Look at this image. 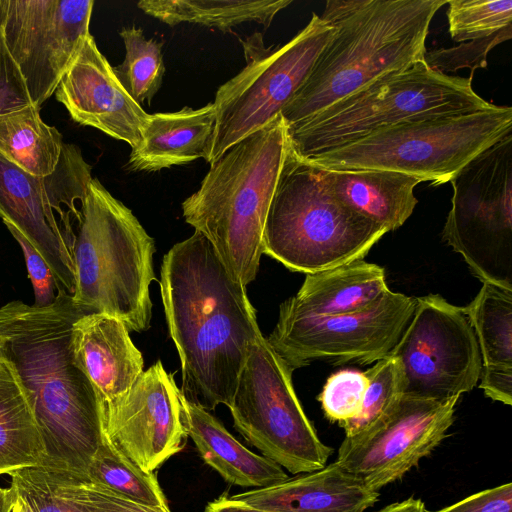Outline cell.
<instances>
[{
    "mask_svg": "<svg viewBox=\"0 0 512 512\" xmlns=\"http://www.w3.org/2000/svg\"><path fill=\"white\" fill-rule=\"evenodd\" d=\"M160 293L181 363V394L207 411L229 407L251 347L263 336L246 286L195 231L164 255Z\"/></svg>",
    "mask_w": 512,
    "mask_h": 512,
    "instance_id": "cell-1",
    "label": "cell"
},
{
    "mask_svg": "<svg viewBox=\"0 0 512 512\" xmlns=\"http://www.w3.org/2000/svg\"><path fill=\"white\" fill-rule=\"evenodd\" d=\"M85 314L62 291L46 307L8 302L0 307V346L33 408L42 466L87 476L103 434L98 398L72 349V326Z\"/></svg>",
    "mask_w": 512,
    "mask_h": 512,
    "instance_id": "cell-2",
    "label": "cell"
},
{
    "mask_svg": "<svg viewBox=\"0 0 512 512\" xmlns=\"http://www.w3.org/2000/svg\"><path fill=\"white\" fill-rule=\"evenodd\" d=\"M448 0H328L321 18L334 31L284 107L295 127L376 79L424 59L431 21Z\"/></svg>",
    "mask_w": 512,
    "mask_h": 512,
    "instance_id": "cell-3",
    "label": "cell"
},
{
    "mask_svg": "<svg viewBox=\"0 0 512 512\" xmlns=\"http://www.w3.org/2000/svg\"><path fill=\"white\" fill-rule=\"evenodd\" d=\"M287 150L280 114L229 147L182 203L185 221L206 237L228 273L244 286L259 270L265 220Z\"/></svg>",
    "mask_w": 512,
    "mask_h": 512,
    "instance_id": "cell-4",
    "label": "cell"
},
{
    "mask_svg": "<svg viewBox=\"0 0 512 512\" xmlns=\"http://www.w3.org/2000/svg\"><path fill=\"white\" fill-rule=\"evenodd\" d=\"M155 242L132 211L92 178L73 248L74 303L87 314L104 313L129 331L149 329Z\"/></svg>",
    "mask_w": 512,
    "mask_h": 512,
    "instance_id": "cell-5",
    "label": "cell"
},
{
    "mask_svg": "<svg viewBox=\"0 0 512 512\" xmlns=\"http://www.w3.org/2000/svg\"><path fill=\"white\" fill-rule=\"evenodd\" d=\"M492 106L473 90L471 77L441 73L422 59L286 128L288 145L296 156L307 159L404 122Z\"/></svg>",
    "mask_w": 512,
    "mask_h": 512,
    "instance_id": "cell-6",
    "label": "cell"
},
{
    "mask_svg": "<svg viewBox=\"0 0 512 512\" xmlns=\"http://www.w3.org/2000/svg\"><path fill=\"white\" fill-rule=\"evenodd\" d=\"M337 200L319 169L289 148L269 206L263 253L305 274L362 260L387 233Z\"/></svg>",
    "mask_w": 512,
    "mask_h": 512,
    "instance_id": "cell-7",
    "label": "cell"
},
{
    "mask_svg": "<svg viewBox=\"0 0 512 512\" xmlns=\"http://www.w3.org/2000/svg\"><path fill=\"white\" fill-rule=\"evenodd\" d=\"M511 133L512 108L493 104L404 122L303 160L322 169L396 171L437 186Z\"/></svg>",
    "mask_w": 512,
    "mask_h": 512,
    "instance_id": "cell-8",
    "label": "cell"
},
{
    "mask_svg": "<svg viewBox=\"0 0 512 512\" xmlns=\"http://www.w3.org/2000/svg\"><path fill=\"white\" fill-rule=\"evenodd\" d=\"M92 180L91 166L74 144L63 146L53 173H26L0 155V218L15 226L50 267L58 292L73 295V248Z\"/></svg>",
    "mask_w": 512,
    "mask_h": 512,
    "instance_id": "cell-9",
    "label": "cell"
},
{
    "mask_svg": "<svg viewBox=\"0 0 512 512\" xmlns=\"http://www.w3.org/2000/svg\"><path fill=\"white\" fill-rule=\"evenodd\" d=\"M333 27L313 13L309 23L289 42L264 48L243 43L247 64L221 85L215 95V127L207 162L279 116L309 75Z\"/></svg>",
    "mask_w": 512,
    "mask_h": 512,
    "instance_id": "cell-10",
    "label": "cell"
},
{
    "mask_svg": "<svg viewBox=\"0 0 512 512\" xmlns=\"http://www.w3.org/2000/svg\"><path fill=\"white\" fill-rule=\"evenodd\" d=\"M292 370L264 336L251 347L228 407L234 427L263 456L293 474L322 469L332 454L307 418Z\"/></svg>",
    "mask_w": 512,
    "mask_h": 512,
    "instance_id": "cell-11",
    "label": "cell"
},
{
    "mask_svg": "<svg viewBox=\"0 0 512 512\" xmlns=\"http://www.w3.org/2000/svg\"><path fill=\"white\" fill-rule=\"evenodd\" d=\"M443 240L473 274L512 290V133L468 162L450 181Z\"/></svg>",
    "mask_w": 512,
    "mask_h": 512,
    "instance_id": "cell-12",
    "label": "cell"
},
{
    "mask_svg": "<svg viewBox=\"0 0 512 512\" xmlns=\"http://www.w3.org/2000/svg\"><path fill=\"white\" fill-rule=\"evenodd\" d=\"M389 355L402 368L404 395L434 401L471 391L483 365L462 308L438 294L416 298L411 318Z\"/></svg>",
    "mask_w": 512,
    "mask_h": 512,
    "instance_id": "cell-13",
    "label": "cell"
},
{
    "mask_svg": "<svg viewBox=\"0 0 512 512\" xmlns=\"http://www.w3.org/2000/svg\"><path fill=\"white\" fill-rule=\"evenodd\" d=\"M415 304L416 298L389 290L371 307L355 313L317 316L279 311L266 340L292 371L320 359L371 364L390 354Z\"/></svg>",
    "mask_w": 512,
    "mask_h": 512,
    "instance_id": "cell-14",
    "label": "cell"
},
{
    "mask_svg": "<svg viewBox=\"0 0 512 512\" xmlns=\"http://www.w3.org/2000/svg\"><path fill=\"white\" fill-rule=\"evenodd\" d=\"M93 0H0V29L32 104L55 92L85 39Z\"/></svg>",
    "mask_w": 512,
    "mask_h": 512,
    "instance_id": "cell-15",
    "label": "cell"
},
{
    "mask_svg": "<svg viewBox=\"0 0 512 512\" xmlns=\"http://www.w3.org/2000/svg\"><path fill=\"white\" fill-rule=\"evenodd\" d=\"M103 439L145 472L185 446L181 391L158 360L121 395L100 404Z\"/></svg>",
    "mask_w": 512,
    "mask_h": 512,
    "instance_id": "cell-16",
    "label": "cell"
},
{
    "mask_svg": "<svg viewBox=\"0 0 512 512\" xmlns=\"http://www.w3.org/2000/svg\"><path fill=\"white\" fill-rule=\"evenodd\" d=\"M459 397L445 401L403 395L394 411L368 432L345 437L336 461L378 492L401 479L447 436Z\"/></svg>",
    "mask_w": 512,
    "mask_h": 512,
    "instance_id": "cell-17",
    "label": "cell"
},
{
    "mask_svg": "<svg viewBox=\"0 0 512 512\" xmlns=\"http://www.w3.org/2000/svg\"><path fill=\"white\" fill-rule=\"evenodd\" d=\"M56 99L71 118L136 148L148 113L124 89L90 34L61 78Z\"/></svg>",
    "mask_w": 512,
    "mask_h": 512,
    "instance_id": "cell-18",
    "label": "cell"
},
{
    "mask_svg": "<svg viewBox=\"0 0 512 512\" xmlns=\"http://www.w3.org/2000/svg\"><path fill=\"white\" fill-rule=\"evenodd\" d=\"M74 359L90 381L99 405L124 393L142 374V353L116 317L89 313L72 326Z\"/></svg>",
    "mask_w": 512,
    "mask_h": 512,
    "instance_id": "cell-19",
    "label": "cell"
},
{
    "mask_svg": "<svg viewBox=\"0 0 512 512\" xmlns=\"http://www.w3.org/2000/svg\"><path fill=\"white\" fill-rule=\"evenodd\" d=\"M378 496L379 492L334 461L320 470L229 498L273 512H365Z\"/></svg>",
    "mask_w": 512,
    "mask_h": 512,
    "instance_id": "cell-20",
    "label": "cell"
},
{
    "mask_svg": "<svg viewBox=\"0 0 512 512\" xmlns=\"http://www.w3.org/2000/svg\"><path fill=\"white\" fill-rule=\"evenodd\" d=\"M213 102L199 109L149 114L142 141L131 149V171L155 172L209 157L215 127Z\"/></svg>",
    "mask_w": 512,
    "mask_h": 512,
    "instance_id": "cell-21",
    "label": "cell"
},
{
    "mask_svg": "<svg viewBox=\"0 0 512 512\" xmlns=\"http://www.w3.org/2000/svg\"><path fill=\"white\" fill-rule=\"evenodd\" d=\"M317 168L337 200L388 232L401 227L418 203L414 188L421 181L413 176L390 170Z\"/></svg>",
    "mask_w": 512,
    "mask_h": 512,
    "instance_id": "cell-22",
    "label": "cell"
},
{
    "mask_svg": "<svg viewBox=\"0 0 512 512\" xmlns=\"http://www.w3.org/2000/svg\"><path fill=\"white\" fill-rule=\"evenodd\" d=\"M389 291L382 267L355 260L306 274L297 294L280 305V312L332 316L363 311Z\"/></svg>",
    "mask_w": 512,
    "mask_h": 512,
    "instance_id": "cell-23",
    "label": "cell"
},
{
    "mask_svg": "<svg viewBox=\"0 0 512 512\" xmlns=\"http://www.w3.org/2000/svg\"><path fill=\"white\" fill-rule=\"evenodd\" d=\"M181 404L188 436L204 462L225 481L243 487L263 488L289 478L281 466L248 450L217 418L186 400L182 394Z\"/></svg>",
    "mask_w": 512,
    "mask_h": 512,
    "instance_id": "cell-24",
    "label": "cell"
},
{
    "mask_svg": "<svg viewBox=\"0 0 512 512\" xmlns=\"http://www.w3.org/2000/svg\"><path fill=\"white\" fill-rule=\"evenodd\" d=\"M45 452L27 391L14 366L0 359V475L42 466Z\"/></svg>",
    "mask_w": 512,
    "mask_h": 512,
    "instance_id": "cell-25",
    "label": "cell"
},
{
    "mask_svg": "<svg viewBox=\"0 0 512 512\" xmlns=\"http://www.w3.org/2000/svg\"><path fill=\"white\" fill-rule=\"evenodd\" d=\"M291 0H142L139 9L169 26L193 23L230 31L256 22L269 27Z\"/></svg>",
    "mask_w": 512,
    "mask_h": 512,
    "instance_id": "cell-26",
    "label": "cell"
},
{
    "mask_svg": "<svg viewBox=\"0 0 512 512\" xmlns=\"http://www.w3.org/2000/svg\"><path fill=\"white\" fill-rule=\"evenodd\" d=\"M39 107L31 104L0 115V155L34 176L54 172L64 142L57 128L41 118Z\"/></svg>",
    "mask_w": 512,
    "mask_h": 512,
    "instance_id": "cell-27",
    "label": "cell"
},
{
    "mask_svg": "<svg viewBox=\"0 0 512 512\" xmlns=\"http://www.w3.org/2000/svg\"><path fill=\"white\" fill-rule=\"evenodd\" d=\"M462 310L476 335L483 365L512 366V290L483 282Z\"/></svg>",
    "mask_w": 512,
    "mask_h": 512,
    "instance_id": "cell-28",
    "label": "cell"
},
{
    "mask_svg": "<svg viewBox=\"0 0 512 512\" xmlns=\"http://www.w3.org/2000/svg\"><path fill=\"white\" fill-rule=\"evenodd\" d=\"M87 477L133 502L170 512L154 472H145L102 440L87 470Z\"/></svg>",
    "mask_w": 512,
    "mask_h": 512,
    "instance_id": "cell-29",
    "label": "cell"
},
{
    "mask_svg": "<svg viewBox=\"0 0 512 512\" xmlns=\"http://www.w3.org/2000/svg\"><path fill=\"white\" fill-rule=\"evenodd\" d=\"M125 46L124 61L113 67L118 80L132 97L142 106L161 87L165 73L163 42L146 39L140 28H123L119 32Z\"/></svg>",
    "mask_w": 512,
    "mask_h": 512,
    "instance_id": "cell-30",
    "label": "cell"
},
{
    "mask_svg": "<svg viewBox=\"0 0 512 512\" xmlns=\"http://www.w3.org/2000/svg\"><path fill=\"white\" fill-rule=\"evenodd\" d=\"M368 379L359 414L342 423L345 437L364 434L385 420L397 407L404 395L405 383L397 358L386 356L365 371Z\"/></svg>",
    "mask_w": 512,
    "mask_h": 512,
    "instance_id": "cell-31",
    "label": "cell"
},
{
    "mask_svg": "<svg viewBox=\"0 0 512 512\" xmlns=\"http://www.w3.org/2000/svg\"><path fill=\"white\" fill-rule=\"evenodd\" d=\"M447 5L455 42L483 39L512 26V0H448Z\"/></svg>",
    "mask_w": 512,
    "mask_h": 512,
    "instance_id": "cell-32",
    "label": "cell"
},
{
    "mask_svg": "<svg viewBox=\"0 0 512 512\" xmlns=\"http://www.w3.org/2000/svg\"><path fill=\"white\" fill-rule=\"evenodd\" d=\"M65 499L86 512H168L128 500L70 470L42 466Z\"/></svg>",
    "mask_w": 512,
    "mask_h": 512,
    "instance_id": "cell-33",
    "label": "cell"
},
{
    "mask_svg": "<svg viewBox=\"0 0 512 512\" xmlns=\"http://www.w3.org/2000/svg\"><path fill=\"white\" fill-rule=\"evenodd\" d=\"M367 387L365 372L344 369L332 374L318 397L327 419L341 425L355 418L361 410Z\"/></svg>",
    "mask_w": 512,
    "mask_h": 512,
    "instance_id": "cell-34",
    "label": "cell"
},
{
    "mask_svg": "<svg viewBox=\"0 0 512 512\" xmlns=\"http://www.w3.org/2000/svg\"><path fill=\"white\" fill-rule=\"evenodd\" d=\"M511 37L512 26H509L483 39L462 42L450 48L426 51L424 60L430 68L444 74L469 68L473 75L475 69L487 66L489 52L500 43L510 40Z\"/></svg>",
    "mask_w": 512,
    "mask_h": 512,
    "instance_id": "cell-35",
    "label": "cell"
},
{
    "mask_svg": "<svg viewBox=\"0 0 512 512\" xmlns=\"http://www.w3.org/2000/svg\"><path fill=\"white\" fill-rule=\"evenodd\" d=\"M8 475L10 486L30 512H86L56 491L42 466L20 468Z\"/></svg>",
    "mask_w": 512,
    "mask_h": 512,
    "instance_id": "cell-36",
    "label": "cell"
},
{
    "mask_svg": "<svg viewBox=\"0 0 512 512\" xmlns=\"http://www.w3.org/2000/svg\"><path fill=\"white\" fill-rule=\"evenodd\" d=\"M15 240L19 243L25 258L28 277L34 292L35 307L51 305L58 294L56 279L41 254L28 239L12 224L3 222Z\"/></svg>",
    "mask_w": 512,
    "mask_h": 512,
    "instance_id": "cell-37",
    "label": "cell"
},
{
    "mask_svg": "<svg viewBox=\"0 0 512 512\" xmlns=\"http://www.w3.org/2000/svg\"><path fill=\"white\" fill-rule=\"evenodd\" d=\"M31 104L25 79L11 56L0 29V115Z\"/></svg>",
    "mask_w": 512,
    "mask_h": 512,
    "instance_id": "cell-38",
    "label": "cell"
},
{
    "mask_svg": "<svg viewBox=\"0 0 512 512\" xmlns=\"http://www.w3.org/2000/svg\"><path fill=\"white\" fill-rule=\"evenodd\" d=\"M434 512H512V483L485 489Z\"/></svg>",
    "mask_w": 512,
    "mask_h": 512,
    "instance_id": "cell-39",
    "label": "cell"
},
{
    "mask_svg": "<svg viewBox=\"0 0 512 512\" xmlns=\"http://www.w3.org/2000/svg\"><path fill=\"white\" fill-rule=\"evenodd\" d=\"M479 379L487 397L512 405V366L482 365Z\"/></svg>",
    "mask_w": 512,
    "mask_h": 512,
    "instance_id": "cell-40",
    "label": "cell"
},
{
    "mask_svg": "<svg viewBox=\"0 0 512 512\" xmlns=\"http://www.w3.org/2000/svg\"><path fill=\"white\" fill-rule=\"evenodd\" d=\"M204 512H273L269 510H262L245 503L231 500L227 496H221L218 499L209 502L204 509Z\"/></svg>",
    "mask_w": 512,
    "mask_h": 512,
    "instance_id": "cell-41",
    "label": "cell"
},
{
    "mask_svg": "<svg viewBox=\"0 0 512 512\" xmlns=\"http://www.w3.org/2000/svg\"><path fill=\"white\" fill-rule=\"evenodd\" d=\"M378 512H429L421 499L410 497L401 502L392 503Z\"/></svg>",
    "mask_w": 512,
    "mask_h": 512,
    "instance_id": "cell-42",
    "label": "cell"
},
{
    "mask_svg": "<svg viewBox=\"0 0 512 512\" xmlns=\"http://www.w3.org/2000/svg\"><path fill=\"white\" fill-rule=\"evenodd\" d=\"M16 494L14 489L0 487V512H11Z\"/></svg>",
    "mask_w": 512,
    "mask_h": 512,
    "instance_id": "cell-43",
    "label": "cell"
},
{
    "mask_svg": "<svg viewBox=\"0 0 512 512\" xmlns=\"http://www.w3.org/2000/svg\"><path fill=\"white\" fill-rule=\"evenodd\" d=\"M11 512H30V510L25 502L16 495Z\"/></svg>",
    "mask_w": 512,
    "mask_h": 512,
    "instance_id": "cell-44",
    "label": "cell"
},
{
    "mask_svg": "<svg viewBox=\"0 0 512 512\" xmlns=\"http://www.w3.org/2000/svg\"><path fill=\"white\" fill-rule=\"evenodd\" d=\"M2 351H1V346H0V359L2 358Z\"/></svg>",
    "mask_w": 512,
    "mask_h": 512,
    "instance_id": "cell-45",
    "label": "cell"
}]
</instances>
